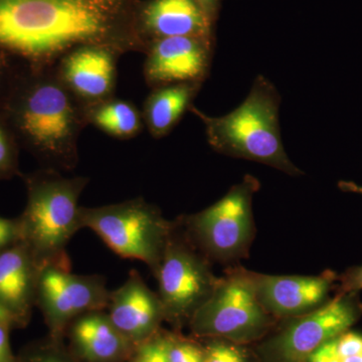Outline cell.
<instances>
[{
    "mask_svg": "<svg viewBox=\"0 0 362 362\" xmlns=\"http://www.w3.org/2000/svg\"><path fill=\"white\" fill-rule=\"evenodd\" d=\"M139 0H0V52L33 68H52L84 45L146 52Z\"/></svg>",
    "mask_w": 362,
    "mask_h": 362,
    "instance_id": "obj_1",
    "label": "cell"
},
{
    "mask_svg": "<svg viewBox=\"0 0 362 362\" xmlns=\"http://www.w3.org/2000/svg\"><path fill=\"white\" fill-rule=\"evenodd\" d=\"M0 116L23 147L47 166L71 170L78 163V138L86 107L54 68L16 64L0 94Z\"/></svg>",
    "mask_w": 362,
    "mask_h": 362,
    "instance_id": "obj_2",
    "label": "cell"
},
{
    "mask_svg": "<svg viewBox=\"0 0 362 362\" xmlns=\"http://www.w3.org/2000/svg\"><path fill=\"white\" fill-rule=\"evenodd\" d=\"M281 96L270 80L259 75L245 101L225 116H207L192 106L189 111L201 119L209 146L226 156L265 164L286 175L300 176L303 171L286 153L279 108Z\"/></svg>",
    "mask_w": 362,
    "mask_h": 362,
    "instance_id": "obj_3",
    "label": "cell"
},
{
    "mask_svg": "<svg viewBox=\"0 0 362 362\" xmlns=\"http://www.w3.org/2000/svg\"><path fill=\"white\" fill-rule=\"evenodd\" d=\"M88 182L87 177H65L52 168L26 176L28 202L18 218L21 243L40 271L49 266L71 269L66 247L82 230L78 199Z\"/></svg>",
    "mask_w": 362,
    "mask_h": 362,
    "instance_id": "obj_4",
    "label": "cell"
},
{
    "mask_svg": "<svg viewBox=\"0 0 362 362\" xmlns=\"http://www.w3.org/2000/svg\"><path fill=\"white\" fill-rule=\"evenodd\" d=\"M80 223L121 258L146 264L154 277L175 225L141 197L108 206H81Z\"/></svg>",
    "mask_w": 362,
    "mask_h": 362,
    "instance_id": "obj_5",
    "label": "cell"
},
{
    "mask_svg": "<svg viewBox=\"0 0 362 362\" xmlns=\"http://www.w3.org/2000/svg\"><path fill=\"white\" fill-rule=\"evenodd\" d=\"M258 178L247 175L221 199L178 221L195 247L211 262L235 265L249 257L256 235L252 201Z\"/></svg>",
    "mask_w": 362,
    "mask_h": 362,
    "instance_id": "obj_6",
    "label": "cell"
},
{
    "mask_svg": "<svg viewBox=\"0 0 362 362\" xmlns=\"http://www.w3.org/2000/svg\"><path fill=\"white\" fill-rule=\"evenodd\" d=\"M273 321L257 297L252 271L230 267L209 299L199 309L189 326L197 338H220L251 341L268 330Z\"/></svg>",
    "mask_w": 362,
    "mask_h": 362,
    "instance_id": "obj_7",
    "label": "cell"
},
{
    "mask_svg": "<svg viewBox=\"0 0 362 362\" xmlns=\"http://www.w3.org/2000/svg\"><path fill=\"white\" fill-rule=\"evenodd\" d=\"M156 278L165 321L175 328L188 325L218 283L209 259L185 233L178 218Z\"/></svg>",
    "mask_w": 362,
    "mask_h": 362,
    "instance_id": "obj_8",
    "label": "cell"
},
{
    "mask_svg": "<svg viewBox=\"0 0 362 362\" xmlns=\"http://www.w3.org/2000/svg\"><path fill=\"white\" fill-rule=\"evenodd\" d=\"M109 296L103 275H78L71 269L49 266L37 277L35 306L44 316L47 334L65 338L74 319L87 312L106 310Z\"/></svg>",
    "mask_w": 362,
    "mask_h": 362,
    "instance_id": "obj_9",
    "label": "cell"
},
{
    "mask_svg": "<svg viewBox=\"0 0 362 362\" xmlns=\"http://www.w3.org/2000/svg\"><path fill=\"white\" fill-rule=\"evenodd\" d=\"M362 315L359 293L335 295L322 306L290 318V323L272 341L273 356L280 362H302L324 343L349 331Z\"/></svg>",
    "mask_w": 362,
    "mask_h": 362,
    "instance_id": "obj_10",
    "label": "cell"
},
{
    "mask_svg": "<svg viewBox=\"0 0 362 362\" xmlns=\"http://www.w3.org/2000/svg\"><path fill=\"white\" fill-rule=\"evenodd\" d=\"M338 274L325 271L318 276L266 275L252 272L257 297L270 315L295 318L310 313L329 301Z\"/></svg>",
    "mask_w": 362,
    "mask_h": 362,
    "instance_id": "obj_11",
    "label": "cell"
},
{
    "mask_svg": "<svg viewBox=\"0 0 362 362\" xmlns=\"http://www.w3.org/2000/svg\"><path fill=\"white\" fill-rule=\"evenodd\" d=\"M216 40L176 37L148 45L144 66L147 83L153 87L202 83L209 74Z\"/></svg>",
    "mask_w": 362,
    "mask_h": 362,
    "instance_id": "obj_12",
    "label": "cell"
},
{
    "mask_svg": "<svg viewBox=\"0 0 362 362\" xmlns=\"http://www.w3.org/2000/svg\"><path fill=\"white\" fill-rule=\"evenodd\" d=\"M107 313L112 322L136 346L161 329L163 306L137 270H131L120 287L110 291Z\"/></svg>",
    "mask_w": 362,
    "mask_h": 362,
    "instance_id": "obj_13",
    "label": "cell"
},
{
    "mask_svg": "<svg viewBox=\"0 0 362 362\" xmlns=\"http://www.w3.org/2000/svg\"><path fill=\"white\" fill-rule=\"evenodd\" d=\"M119 52L101 45H84L66 54L57 69L59 78L85 107L110 99L116 82Z\"/></svg>",
    "mask_w": 362,
    "mask_h": 362,
    "instance_id": "obj_14",
    "label": "cell"
},
{
    "mask_svg": "<svg viewBox=\"0 0 362 362\" xmlns=\"http://www.w3.org/2000/svg\"><path fill=\"white\" fill-rule=\"evenodd\" d=\"M137 28L146 51L151 42L168 37L216 40V28L195 0H139Z\"/></svg>",
    "mask_w": 362,
    "mask_h": 362,
    "instance_id": "obj_15",
    "label": "cell"
},
{
    "mask_svg": "<svg viewBox=\"0 0 362 362\" xmlns=\"http://www.w3.org/2000/svg\"><path fill=\"white\" fill-rule=\"evenodd\" d=\"M65 340L83 362H126L137 347L117 329L106 310L87 312L74 319Z\"/></svg>",
    "mask_w": 362,
    "mask_h": 362,
    "instance_id": "obj_16",
    "label": "cell"
},
{
    "mask_svg": "<svg viewBox=\"0 0 362 362\" xmlns=\"http://www.w3.org/2000/svg\"><path fill=\"white\" fill-rule=\"evenodd\" d=\"M39 273L23 243L0 252V306L16 318L20 327L32 317Z\"/></svg>",
    "mask_w": 362,
    "mask_h": 362,
    "instance_id": "obj_17",
    "label": "cell"
},
{
    "mask_svg": "<svg viewBox=\"0 0 362 362\" xmlns=\"http://www.w3.org/2000/svg\"><path fill=\"white\" fill-rule=\"evenodd\" d=\"M202 83H180L156 87L144 105L145 123L151 135L162 138L168 135L180 122L192 101Z\"/></svg>",
    "mask_w": 362,
    "mask_h": 362,
    "instance_id": "obj_18",
    "label": "cell"
},
{
    "mask_svg": "<svg viewBox=\"0 0 362 362\" xmlns=\"http://www.w3.org/2000/svg\"><path fill=\"white\" fill-rule=\"evenodd\" d=\"M86 117L88 122L119 139L134 137L142 128L139 111L134 105L123 100L110 98L101 103L86 107Z\"/></svg>",
    "mask_w": 362,
    "mask_h": 362,
    "instance_id": "obj_19",
    "label": "cell"
},
{
    "mask_svg": "<svg viewBox=\"0 0 362 362\" xmlns=\"http://www.w3.org/2000/svg\"><path fill=\"white\" fill-rule=\"evenodd\" d=\"M18 362H83L66 344L65 338L47 337L28 345L18 356Z\"/></svg>",
    "mask_w": 362,
    "mask_h": 362,
    "instance_id": "obj_20",
    "label": "cell"
},
{
    "mask_svg": "<svg viewBox=\"0 0 362 362\" xmlns=\"http://www.w3.org/2000/svg\"><path fill=\"white\" fill-rule=\"evenodd\" d=\"M18 150L20 145L0 116V180L18 175Z\"/></svg>",
    "mask_w": 362,
    "mask_h": 362,
    "instance_id": "obj_21",
    "label": "cell"
},
{
    "mask_svg": "<svg viewBox=\"0 0 362 362\" xmlns=\"http://www.w3.org/2000/svg\"><path fill=\"white\" fill-rule=\"evenodd\" d=\"M169 362H204V346L168 331Z\"/></svg>",
    "mask_w": 362,
    "mask_h": 362,
    "instance_id": "obj_22",
    "label": "cell"
},
{
    "mask_svg": "<svg viewBox=\"0 0 362 362\" xmlns=\"http://www.w3.org/2000/svg\"><path fill=\"white\" fill-rule=\"evenodd\" d=\"M126 362H169L168 331L160 329L148 340L138 345Z\"/></svg>",
    "mask_w": 362,
    "mask_h": 362,
    "instance_id": "obj_23",
    "label": "cell"
},
{
    "mask_svg": "<svg viewBox=\"0 0 362 362\" xmlns=\"http://www.w3.org/2000/svg\"><path fill=\"white\" fill-rule=\"evenodd\" d=\"M211 341L202 345L204 349V362H247L246 354L237 345L209 338Z\"/></svg>",
    "mask_w": 362,
    "mask_h": 362,
    "instance_id": "obj_24",
    "label": "cell"
},
{
    "mask_svg": "<svg viewBox=\"0 0 362 362\" xmlns=\"http://www.w3.org/2000/svg\"><path fill=\"white\" fill-rule=\"evenodd\" d=\"M21 242V228L18 218L0 216V252Z\"/></svg>",
    "mask_w": 362,
    "mask_h": 362,
    "instance_id": "obj_25",
    "label": "cell"
},
{
    "mask_svg": "<svg viewBox=\"0 0 362 362\" xmlns=\"http://www.w3.org/2000/svg\"><path fill=\"white\" fill-rule=\"evenodd\" d=\"M337 294H349L362 291V265L351 267L337 276Z\"/></svg>",
    "mask_w": 362,
    "mask_h": 362,
    "instance_id": "obj_26",
    "label": "cell"
},
{
    "mask_svg": "<svg viewBox=\"0 0 362 362\" xmlns=\"http://www.w3.org/2000/svg\"><path fill=\"white\" fill-rule=\"evenodd\" d=\"M307 362H340L337 347V338L324 343L307 357Z\"/></svg>",
    "mask_w": 362,
    "mask_h": 362,
    "instance_id": "obj_27",
    "label": "cell"
},
{
    "mask_svg": "<svg viewBox=\"0 0 362 362\" xmlns=\"http://www.w3.org/2000/svg\"><path fill=\"white\" fill-rule=\"evenodd\" d=\"M11 326L0 323V362H18V356L13 354L9 340Z\"/></svg>",
    "mask_w": 362,
    "mask_h": 362,
    "instance_id": "obj_28",
    "label": "cell"
},
{
    "mask_svg": "<svg viewBox=\"0 0 362 362\" xmlns=\"http://www.w3.org/2000/svg\"><path fill=\"white\" fill-rule=\"evenodd\" d=\"M195 1L201 6L211 25L216 28L220 16L221 0H195Z\"/></svg>",
    "mask_w": 362,
    "mask_h": 362,
    "instance_id": "obj_29",
    "label": "cell"
},
{
    "mask_svg": "<svg viewBox=\"0 0 362 362\" xmlns=\"http://www.w3.org/2000/svg\"><path fill=\"white\" fill-rule=\"evenodd\" d=\"M14 66H16V59L7 56L4 52H0V94L11 77Z\"/></svg>",
    "mask_w": 362,
    "mask_h": 362,
    "instance_id": "obj_30",
    "label": "cell"
},
{
    "mask_svg": "<svg viewBox=\"0 0 362 362\" xmlns=\"http://www.w3.org/2000/svg\"><path fill=\"white\" fill-rule=\"evenodd\" d=\"M338 187L344 192L362 195V185H357L354 181H339L338 182Z\"/></svg>",
    "mask_w": 362,
    "mask_h": 362,
    "instance_id": "obj_31",
    "label": "cell"
},
{
    "mask_svg": "<svg viewBox=\"0 0 362 362\" xmlns=\"http://www.w3.org/2000/svg\"><path fill=\"white\" fill-rule=\"evenodd\" d=\"M0 323L6 324V325L11 326V328L20 327L16 318L6 309L2 308L1 306H0Z\"/></svg>",
    "mask_w": 362,
    "mask_h": 362,
    "instance_id": "obj_32",
    "label": "cell"
},
{
    "mask_svg": "<svg viewBox=\"0 0 362 362\" xmlns=\"http://www.w3.org/2000/svg\"><path fill=\"white\" fill-rule=\"evenodd\" d=\"M340 362H362V352L354 356L339 357Z\"/></svg>",
    "mask_w": 362,
    "mask_h": 362,
    "instance_id": "obj_33",
    "label": "cell"
}]
</instances>
